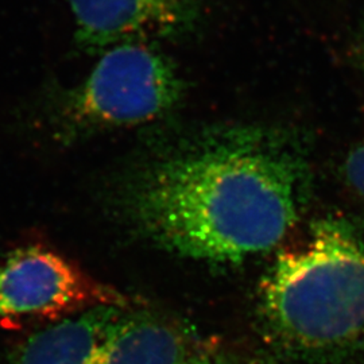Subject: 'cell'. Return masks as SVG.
<instances>
[{
	"mask_svg": "<svg viewBox=\"0 0 364 364\" xmlns=\"http://www.w3.org/2000/svg\"><path fill=\"white\" fill-rule=\"evenodd\" d=\"M306 186V161L287 136L234 127L149 161L123 204L138 232L170 254L239 263L278 246L299 220Z\"/></svg>",
	"mask_w": 364,
	"mask_h": 364,
	"instance_id": "obj_1",
	"label": "cell"
},
{
	"mask_svg": "<svg viewBox=\"0 0 364 364\" xmlns=\"http://www.w3.org/2000/svg\"><path fill=\"white\" fill-rule=\"evenodd\" d=\"M260 326L290 359L312 364L364 355V224L328 216L277 257L262 278Z\"/></svg>",
	"mask_w": 364,
	"mask_h": 364,
	"instance_id": "obj_2",
	"label": "cell"
},
{
	"mask_svg": "<svg viewBox=\"0 0 364 364\" xmlns=\"http://www.w3.org/2000/svg\"><path fill=\"white\" fill-rule=\"evenodd\" d=\"M176 66L149 43L109 48L68 105L75 127L136 126L169 114L181 102Z\"/></svg>",
	"mask_w": 364,
	"mask_h": 364,
	"instance_id": "obj_3",
	"label": "cell"
},
{
	"mask_svg": "<svg viewBox=\"0 0 364 364\" xmlns=\"http://www.w3.org/2000/svg\"><path fill=\"white\" fill-rule=\"evenodd\" d=\"M82 302L120 305L60 254L39 246L18 248L0 262V320L60 312Z\"/></svg>",
	"mask_w": 364,
	"mask_h": 364,
	"instance_id": "obj_4",
	"label": "cell"
},
{
	"mask_svg": "<svg viewBox=\"0 0 364 364\" xmlns=\"http://www.w3.org/2000/svg\"><path fill=\"white\" fill-rule=\"evenodd\" d=\"M78 43L107 50L123 43L173 38L193 26L196 0H66Z\"/></svg>",
	"mask_w": 364,
	"mask_h": 364,
	"instance_id": "obj_5",
	"label": "cell"
},
{
	"mask_svg": "<svg viewBox=\"0 0 364 364\" xmlns=\"http://www.w3.org/2000/svg\"><path fill=\"white\" fill-rule=\"evenodd\" d=\"M126 313L119 305H93L66 317L27 338L13 364H93Z\"/></svg>",
	"mask_w": 364,
	"mask_h": 364,
	"instance_id": "obj_6",
	"label": "cell"
},
{
	"mask_svg": "<svg viewBox=\"0 0 364 364\" xmlns=\"http://www.w3.org/2000/svg\"><path fill=\"white\" fill-rule=\"evenodd\" d=\"M197 351L192 333L153 313H126L93 364H186Z\"/></svg>",
	"mask_w": 364,
	"mask_h": 364,
	"instance_id": "obj_7",
	"label": "cell"
},
{
	"mask_svg": "<svg viewBox=\"0 0 364 364\" xmlns=\"http://www.w3.org/2000/svg\"><path fill=\"white\" fill-rule=\"evenodd\" d=\"M344 177L353 193L364 203V138L347 154L344 162Z\"/></svg>",
	"mask_w": 364,
	"mask_h": 364,
	"instance_id": "obj_8",
	"label": "cell"
},
{
	"mask_svg": "<svg viewBox=\"0 0 364 364\" xmlns=\"http://www.w3.org/2000/svg\"><path fill=\"white\" fill-rule=\"evenodd\" d=\"M186 364H264L260 362H240V360H234L225 356H219L213 353H203L197 352L195 356Z\"/></svg>",
	"mask_w": 364,
	"mask_h": 364,
	"instance_id": "obj_9",
	"label": "cell"
},
{
	"mask_svg": "<svg viewBox=\"0 0 364 364\" xmlns=\"http://www.w3.org/2000/svg\"><path fill=\"white\" fill-rule=\"evenodd\" d=\"M363 49H364V48H363ZM363 52H364V50H363Z\"/></svg>",
	"mask_w": 364,
	"mask_h": 364,
	"instance_id": "obj_10",
	"label": "cell"
}]
</instances>
